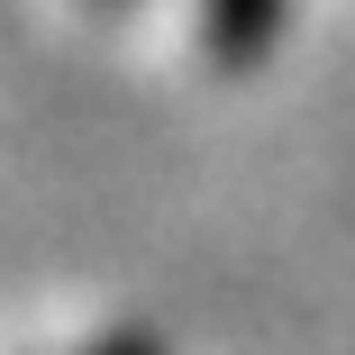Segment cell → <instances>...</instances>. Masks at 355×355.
<instances>
[{
  "instance_id": "obj_2",
  "label": "cell",
  "mask_w": 355,
  "mask_h": 355,
  "mask_svg": "<svg viewBox=\"0 0 355 355\" xmlns=\"http://www.w3.org/2000/svg\"><path fill=\"white\" fill-rule=\"evenodd\" d=\"M101 355H155V337H110Z\"/></svg>"
},
{
  "instance_id": "obj_1",
  "label": "cell",
  "mask_w": 355,
  "mask_h": 355,
  "mask_svg": "<svg viewBox=\"0 0 355 355\" xmlns=\"http://www.w3.org/2000/svg\"><path fill=\"white\" fill-rule=\"evenodd\" d=\"M282 10H292V0H200V37H209L219 64H255V55L273 46Z\"/></svg>"
}]
</instances>
